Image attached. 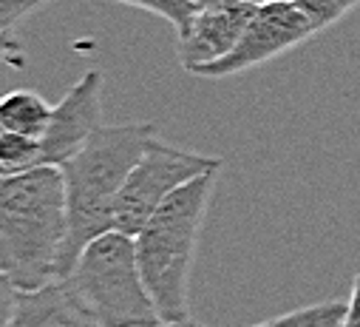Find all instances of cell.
Here are the masks:
<instances>
[{
  "mask_svg": "<svg viewBox=\"0 0 360 327\" xmlns=\"http://www.w3.org/2000/svg\"><path fill=\"white\" fill-rule=\"evenodd\" d=\"M43 4H46V0H0V23H4L6 37L12 35V29H15L18 20H23L26 15H32Z\"/></svg>",
  "mask_w": 360,
  "mask_h": 327,
  "instance_id": "obj_15",
  "label": "cell"
},
{
  "mask_svg": "<svg viewBox=\"0 0 360 327\" xmlns=\"http://www.w3.org/2000/svg\"><path fill=\"white\" fill-rule=\"evenodd\" d=\"M40 156H43L40 137L18 134V131H4L0 134V174L4 177L37 168Z\"/></svg>",
  "mask_w": 360,
  "mask_h": 327,
  "instance_id": "obj_11",
  "label": "cell"
},
{
  "mask_svg": "<svg viewBox=\"0 0 360 327\" xmlns=\"http://www.w3.org/2000/svg\"><path fill=\"white\" fill-rule=\"evenodd\" d=\"M360 0H298V6L312 18V23L321 29L332 26L335 20H340L349 9H354Z\"/></svg>",
  "mask_w": 360,
  "mask_h": 327,
  "instance_id": "obj_14",
  "label": "cell"
},
{
  "mask_svg": "<svg viewBox=\"0 0 360 327\" xmlns=\"http://www.w3.org/2000/svg\"><path fill=\"white\" fill-rule=\"evenodd\" d=\"M100 120H103V71L91 68L54 106L49 128L40 137V148H43L40 166L63 168L94 137V131L103 125Z\"/></svg>",
  "mask_w": 360,
  "mask_h": 327,
  "instance_id": "obj_7",
  "label": "cell"
},
{
  "mask_svg": "<svg viewBox=\"0 0 360 327\" xmlns=\"http://www.w3.org/2000/svg\"><path fill=\"white\" fill-rule=\"evenodd\" d=\"M343 327H360V276L352 285V296H349V307H346V321Z\"/></svg>",
  "mask_w": 360,
  "mask_h": 327,
  "instance_id": "obj_16",
  "label": "cell"
},
{
  "mask_svg": "<svg viewBox=\"0 0 360 327\" xmlns=\"http://www.w3.org/2000/svg\"><path fill=\"white\" fill-rule=\"evenodd\" d=\"M346 307L349 302H321V304H307L290 313H281L269 321L252 324V327H343L346 321Z\"/></svg>",
  "mask_w": 360,
  "mask_h": 327,
  "instance_id": "obj_12",
  "label": "cell"
},
{
  "mask_svg": "<svg viewBox=\"0 0 360 327\" xmlns=\"http://www.w3.org/2000/svg\"><path fill=\"white\" fill-rule=\"evenodd\" d=\"M224 159L213 154H196L176 148L165 142L159 134L145 145L139 162L131 168L120 199H117V230L136 236L145 222L153 216V211L185 183L207 174L221 171Z\"/></svg>",
  "mask_w": 360,
  "mask_h": 327,
  "instance_id": "obj_5",
  "label": "cell"
},
{
  "mask_svg": "<svg viewBox=\"0 0 360 327\" xmlns=\"http://www.w3.org/2000/svg\"><path fill=\"white\" fill-rule=\"evenodd\" d=\"M193 4V9L199 12V9H210V6H219V4H224V0H191Z\"/></svg>",
  "mask_w": 360,
  "mask_h": 327,
  "instance_id": "obj_18",
  "label": "cell"
},
{
  "mask_svg": "<svg viewBox=\"0 0 360 327\" xmlns=\"http://www.w3.org/2000/svg\"><path fill=\"white\" fill-rule=\"evenodd\" d=\"M153 123L100 125L65 166V199H68V239L63 251L60 279H65L85 251L88 242L117 230V199L139 162L145 145L156 137Z\"/></svg>",
  "mask_w": 360,
  "mask_h": 327,
  "instance_id": "obj_2",
  "label": "cell"
},
{
  "mask_svg": "<svg viewBox=\"0 0 360 327\" xmlns=\"http://www.w3.org/2000/svg\"><path fill=\"white\" fill-rule=\"evenodd\" d=\"M51 111L54 106H49L40 94L20 89L0 100V128L29 134V137H43L49 128Z\"/></svg>",
  "mask_w": 360,
  "mask_h": 327,
  "instance_id": "obj_10",
  "label": "cell"
},
{
  "mask_svg": "<svg viewBox=\"0 0 360 327\" xmlns=\"http://www.w3.org/2000/svg\"><path fill=\"white\" fill-rule=\"evenodd\" d=\"M247 4H252V6H264V4H273V0H247Z\"/></svg>",
  "mask_w": 360,
  "mask_h": 327,
  "instance_id": "obj_19",
  "label": "cell"
},
{
  "mask_svg": "<svg viewBox=\"0 0 360 327\" xmlns=\"http://www.w3.org/2000/svg\"><path fill=\"white\" fill-rule=\"evenodd\" d=\"M258 6L247 0H224L219 6L199 9L185 35H179V63L185 71H196L207 63L221 60L244 35Z\"/></svg>",
  "mask_w": 360,
  "mask_h": 327,
  "instance_id": "obj_8",
  "label": "cell"
},
{
  "mask_svg": "<svg viewBox=\"0 0 360 327\" xmlns=\"http://www.w3.org/2000/svg\"><path fill=\"white\" fill-rule=\"evenodd\" d=\"M315 32H318V26L298 6V0H273V4H264L255 9V15L250 18V23H247L244 35L238 37V43L233 46V51H227L216 63L196 68L193 74L219 80V77H230V74L255 68L266 60L295 49Z\"/></svg>",
  "mask_w": 360,
  "mask_h": 327,
  "instance_id": "obj_6",
  "label": "cell"
},
{
  "mask_svg": "<svg viewBox=\"0 0 360 327\" xmlns=\"http://www.w3.org/2000/svg\"><path fill=\"white\" fill-rule=\"evenodd\" d=\"M6 327H100L88 316L63 282L43 285L37 290H15Z\"/></svg>",
  "mask_w": 360,
  "mask_h": 327,
  "instance_id": "obj_9",
  "label": "cell"
},
{
  "mask_svg": "<svg viewBox=\"0 0 360 327\" xmlns=\"http://www.w3.org/2000/svg\"><path fill=\"white\" fill-rule=\"evenodd\" d=\"M68 239L65 177L37 166L0 183V271L12 290L60 282Z\"/></svg>",
  "mask_w": 360,
  "mask_h": 327,
  "instance_id": "obj_1",
  "label": "cell"
},
{
  "mask_svg": "<svg viewBox=\"0 0 360 327\" xmlns=\"http://www.w3.org/2000/svg\"><path fill=\"white\" fill-rule=\"evenodd\" d=\"M117 4H128V6H136V9H145V12L165 18L167 23H173L176 37L188 32V26L196 15L191 0H117Z\"/></svg>",
  "mask_w": 360,
  "mask_h": 327,
  "instance_id": "obj_13",
  "label": "cell"
},
{
  "mask_svg": "<svg viewBox=\"0 0 360 327\" xmlns=\"http://www.w3.org/2000/svg\"><path fill=\"white\" fill-rule=\"evenodd\" d=\"M219 171H207L176 188L134 236L145 285L159 307L162 321L191 319L188 279L196 254V239L210 205Z\"/></svg>",
  "mask_w": 360,
  "mask_h": 327,
  "instance_id": "obj_3",
  "label": "cell"
},
{
  "mask_svg": "<svg viewBox=\"0 0 360 327\" xmlns=\"http://www.w3.org/2000/svg\"><path fill=\"white\" fill-rule=\"evenodd\" d=\"M60 282L100 327H153L162 321L139 268L136 239L122 230L88 242Z\"/></svg>",
  "mask_w": 360,
  "mask_h": 327,
  "instance_id": "obj_4",
  "label": "cell"
},
{
  "mask_svg": "<svg viewBox=\"0 0 360 327\" xmlns=\"http://www.w3.org/2000/svg\"><path fill=\"white\" fill-rule=\"evenodd\" d=\"M153 327H202V324L185 319V321H159V324H153Z\"/></svg>",
  "mask_w": 360,
  "mask_h": 327,
  "instance_id": "obj_17",
  "label": "cell"
}]
</instances>
